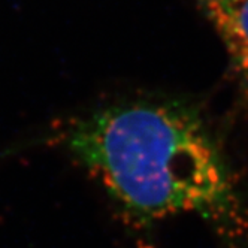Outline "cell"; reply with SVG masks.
Wrapping results in <instances>:
<instances>
[{
    "mask_svg": "<svg viewBox=\"0 0 248 248\" xmlns=\"http://www.w3.org/2000/svg\"><path fill=\"white\" fill-rule=\"evenodd\" d=\"M67 153L132 227L194 216L226 248L248 244V201L202 112L173 99L106 105L67 126Z\"/></svg>",
    "mask_w": 248,
    "mask_h": 248,
    "instance_id": "obj_1",
    "label": "cell"
},
{
    "mask_svg": "<svg viewBox=\"0 0 248 248\" xmlns=\"http://www.w3.org/2000/svg\"><path fill=\"white\" fill-rule=\"evenodd\" d=\"M220 36L233 72L248 90V0H196Z\"/></svg>",
    "mask_w": 248,
    "mask_h": 248,
    "instance_id": "obj_2",
    "label": "cell"
}]
</instances>
